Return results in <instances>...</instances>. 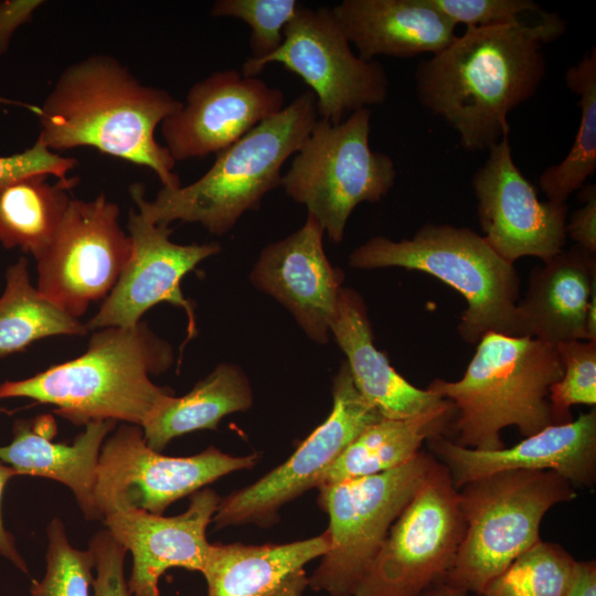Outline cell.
I'll use <instances>...</instances> for the list:
<instances>
[{
	"mask_svg": "<svg viewBox=\"0 0 596 596\" xmlns=\"http://www.w3.org/2000/svg\"><path fill=\"white\" fill-rule=\"evenodd\" d=\"M456 24L491 26L514 23L526 12H540L531 0H429Z\"/></svg>",
	"mask_w": 596,
	"mask_h": 596,
	"instance_id": "35",
	"label": "cell"
},
{
	"mask_svg": "<svg viewBox=\"0 0 596 596\" xmlns=\"http://www.w3.org/2000/svg\"><path fill=\"white\" fill-rule=\"evenodd\" d=\"M330 333L347 358L356 390L382 417L408 418L450 404L428 389L411 384L375 348L365 304L355 290L341 288Z\"/></svg>",
	"mask_w": 596,
	"mask_h": 596,
	"instance_id": "25",
	"label": "cell"
},
{
	"mask_svg": "<svg viewBox=\"0 0 596 596\" xmlns=\"http://www.w3.org/2000/svg\"><path fill=\"white\" fill-rule=\"evenodd\" d=\"M46 533L45 573L32 581L31 596H89L95 567L92 551L73 547L58 518L50 521Z\"/></svg>",
	"mask_w": 596,
	"mask_h": 596,
	"instance_id": "32",
	"label": "cell"
},
{
	"mask_svg": "<svg viewBox=\"0 0 596 596\" xmlns=\"http://www.w3.org/2000/svg\"><path fill=\"white\" fill-rule=\"evenodd\" d=\"M427 441L457 490L470 481L509 470L554 471L574 488L592 489L596 482L595 409L568 423L550 425L509 448H467L443 434Z\"/></svg>",
	"mask_w": 596,
	"mask_h": 596,
	"instance_id": "18",
	"label": "cell"
},
{
	"mask_svg": "<svg viewBox=\"0 0 596 596\" xmlns=\"http://www.w3.org/2000/svg\"><path fill=\"white\" fill-rule=\"evenodd\" d=\"M349 265L358 269L401 267L447 284L466 300L458 333L469 344H477L489 332L515 336L518 273L469 227L428 223L412 238L372 236L351 252Z\"/></svg>",
	"mask_w": 596,
	"mask_h": 596,
	"instance_id": "6",
	"label": "cell"
},
{
	"mask_svg": "<svg viewBox=\"0 0 596 596\" xmlns=\"http://www.w3.org/2000/svg\"><path fill=\"white\" fill-rule=\"evenodd\" d=\"M596 294V254L577 245L532 269L515 308V337L558 344L587 340V312Z\"/></svg>",
	"mask_w": 596,
	"mask_h": 596,
	"instance_id": "21",
	"label": "cell"
},
{
	"mask_svg": "<svg viewBox=\"0 0 596 596\" xmlns=\"http://www.w3.org/2000/svg\"><path fill=\"white\" fill-rule=\"evenodd\" d=\"M173 362L171 345L147 323L98 329L84 354L20 381L0 385V400L25 397L55 406L75 425L120 421L142 426L173 393L150 375Z\"/></svg>",
	"mask_w": 596,
	"mask_h": 596,
	"instance_id": "3",
	"label": "cell"
},
{
	"mask_svg": "<svg viewBox=\"0 0 596 596\" xmlns=\"http://www.w3.org/2000/svg\"><path fill=\"white\" fill-rule=\"evenodd\" d=\"M323 234L319 221L307 214L299 230L262 251L251 274L253 285L287 308L321 344L329 341L344 278L324 253Z\"/></svg>",
	"mask_w": 596,
	"mask_h": 596,
	"instance_id": "19",
	"label": "cell"
},
{
	"mask_svg": "<svg viewBox=\"0 0 596 596\" xmlns=\"http://www.w3.org/2000/svg\"><path fill=\"white\" fill-rule=\"evenodd\" d=\"M382 415L356 390L343 361L332 380V408L292 455L254 483L224 498L213 517L215 529L257 524L269 526L278 510L318 487L322 473L343 450Z\"/></svg>",
	"mask_w": 596,
	"mask_h": 596,
	"instance_id": "13",
	"label": "cell"
},
{
	"mask_svg": "<svg viewBox=\"0 0 596 596\" xmlns=\"http://www.w3.org/2000/svg\"><path fill=\"white\" fill-rule=\"evenodd\" d=\"M464 531L458 490L436 459L352 596H421L451 567Z\"/></svg>",
	"mask_w": 596,
	"mask_h": 596,
	"instance_id": "11",
	"label": "cell"
},
{
	"mask_svg": "<svg viewBox=\"0 0 596 596\" xmlns=\"http://www.w3.org/2000/svg\"><path fill=\"white\" fill-rule=\"evenodd\" d=\"M575 563L561 545L539 541L490 581L482 596H565Z\"/></svg>",
	"mask_w": 596,
	"mask_h": 596,
	"instance_id": "31",
	"label": "cell"
},
{
	"mask_svg": "<svg viewBox=\"0 0 596 596\" xmlns=\"http://www.w3.org/2000/svg\"><path fill=\"white\" fill-rule=\"evenodd\" d=\"M210 488L190 496L188 509L174 517L143 510L106 514V529L132 555L127 585L132 596H161L159 578L169 568L202 572L210 543L206 529L221 502Z\"/></svg>",
	"mask_w": 596,
	"mask_h": 596,
	"instance_id": "20",
	"label": "cell"
},
{
	"mask_svg": "<svg viewBox=\"0 0 596 596\" xmlns=\"http://www.w3.org/2000/svg\"><path fill=\"white\" fill-rule=\"evenodd\" d=\"M258 460L256 454L231 456L213 446L193 456H166L147 445L140 426L123 424L102 446L95 502L102 521L126 510L162 514L177 500Z\"/></svg>",
	"mask_w": 596,
	"mask_h": 596,
	"instance_id": "12",
	"label": "cell"
},
{
	"mask_svg": "<svg viewBox=\"0 0 596 596\" xmlns=\"http://www.w3.org/2000/svg\"><path fill=\"white\" fill-rule=\"evenodd\" d=\"M88 549L95 560L93 596H132L124 572L127 550L118 543L107 529L95 533Z\"/></svg>",
	"mask_w": 596,
	"mask_h": 596,
	"instance_id": "36",
	"label": "cell"
},
{
	"mask_svg": "<svg viewBox=\"0 0 596 596\" xmlns=\"http://www.w3.org/2000/svg\"><path fill=\"white\" fill-rule=\"evenodd\" d=\"M318 118L315 95L304 92L217 152L196 181L174 189L162 187L152 201L146 200L143 185L135 183L130 195L139 213L155 224L199 223L214 235H224L280 185L284 163L300 149Z\"/></svg>",
	"mask_w": 596,
	"mask_h": 596,
	"instance_id": "4",
	"label": "cell"
},
{
	"mask_svg": "<svg viewBox=\"0 0 596 596\" xmlns=\"http://www.w3.org/2000/svg\"><path fill=\"white\" fill-rule=\"evenodd\" d=\"M331 10L364 61L434 55L457 36V24L429 0H343Z\"/></svg>",
	"mask_w": 596,
	"mask_h": 596,
	"instance_id": "23",
	"label": "cell"
},
{
	"mask_svg": "<svg viewBox=\"0 0 596 596\" xmlns=\"http://www.w3.org/2000/svg\"><path fill=\"white\" fill-rule=\"evenodd\" d=\"M575 497L571 482L554 471L509 470L466 483L458 489L465 531L441 582L482 595L490 581L541 541L550 509Z\"/></svg>",
	"mask_w": 596,
	"mask_h": 596,
	"instance_id": "7",
	"label": "cell"
},
{
	"mask_svg": "<svg viewBox=\"0 0 596 596\" xmlns=\"http://www.w3.org/2000/svg\"><path fill=\"white\" fill-rule=\"evenodd\" d=\"M579 198L584 204L575 210L566 222V234L575 245L596 254V188L595 184L583 187Z\"/></svg>",
	"mask_w": 596,
	"mask_h": 596,
	"instance_id": "38",
	"label": "cell"
},
{
	"mask_svg": "<svg viewBox=\"0 0 596 596\" xmlns=\"http://www.w3.org/2000/svg\"><path fill=\"white\" fill-rule=\"evenodd\" d=\"M115 426L114 421L91 422L72 444H65L53 441L57 427L51 415L17 419L11 443L0 446V460L19 476L65 485L86 520H102L95 502L97 466L102 446Z\"/></svg>",
	"mask_w": 596,
	"mask_h": 596,
	"instance_id": "22",
	"label": "cell"
},
{
	"mask_svg": "<svg viewBox=\"0 0 596 596\" xmlns=\"http://www.w3.org/2000/svg\"><path fill=\"white\" fill-rule=\"evenodd\" d=\"M330 546L327 530L283 544H210L201 574L207 596H304L305 566Z\"/></svg>",
	"mask_w": 596,
	"mask_h": 596,
	"instance_id": "24",
	"label": "cell"
},
{
	"mask_svg": "<svg viewBox=\"0 0 596 596\" xmlns=\"http://www.w3.org/2000/svg\"><path fill=\"white\" fill-rule=\"evenodd\" d=\"M565 29L557 13L545 12L533 23L467 26L418 63L417 98L458 134L462 148L489 150L508 137L509 114L538 92L546 73L543 46Z\"/></svg>",
	"mask_w": 596,
	"mask_h": 596,
	"instance_id": "1",
	"label": "cell"
},
{
	"mask_svg": "<svg viewBox=\"0 0 596 596\" xmlns=\"http://www.w3.org/2000/svg\"><path fill=\"white\" fill-rule=\"evenodd\" d=\"M15 476H19L18 472L0 460V556L8 560L23 574L29 575L28 564L17 547L14 536L6 529L2 518L3 490L8 481Z\"/></svg>",
	"mask_w": 596,
	"mask_h": 596,
	"instance_id": "40",
	"label": "cell"
},
{
	"mask_svg": "<svg viewBox=\"0 0 596 596\" xmlns=\"http://www.w3.org/2000/svg\"><path fill=\"white\" fill-rule=\"evenodd\" d=\"M284 93L236 70L214 72L193 84L185 102L160 125L172 158L216 155L284 108Z\"/></svg>",
	"mask_w": 596,
	"mask_h": 596,
	"instance_id": "17",
	"label": "cell"
},
{
	"mask_svg": "<svg viewBox=\"0 0 596 596\" xmlns=\"http://www.w3.org/2000/svg\"><path fill=\"white\" fill-rule=\"evenodd\" d=\"M1 411V409H0Z\"/></svg>",
	"mask_w": 596,
	"mask_h": 596,
	"instance_id": "44",
	"label": "cell"
},
{
	"mask_svg": "<svg viewBox=\"0 0 596 596\" xmlns=\"http://www.w3.org/2000/svg\"><path fill=\"white\" fill-rule=\"evenodd\" d=\"M87 331L85 323L32 286L25 257L8 267L0 297V358L22 351L45 337Z\"/></svg>",
	"mask_w": 596,
	"mask_h": 596,
	"instance_id": "29",
	"label": "cell"
},
{
	"mask_svg": "<svg viewBox=\"0 0 596 596\" xmlns=\"http://www.w3.org/2000/svg\"><path fill=\"white\" fill-rule=\"evenodd\" d=\"M567 88L578 95L581 118L574 142L557 164L549 167L540 175L539 184L546 199L566 203L581 190L596 169V50L585 53L583 58L567 68Z\"/></svg>",
	"mask_w": 596,
	"mask_h": 596,
	"instance_id": "30",
	"label": "cell"
},
{
	"mask_svg": "<svg viewBox=\"0 0 596 596\" xmlns=\"http://www.w3.org/2000/svg\"><path fill=\"white\" fill-rule=\"evenodd\" d=\"M0 105H18V106H24L29 109H31V111H33L34 114H36L38 111V107L36 106H32V105H29V104H25V103H21V102H14V100H11V99H7V98H3L0 96Z\"/></svg>",
	"mask_w": 596,
	"mask_h": 596,
	"instance_id": "43",
	"label": "cell"
},
{
	"mask_svg": "<svg viewBox=\"0 0 596 596\" xmlns=\"http://www.w3.org/2000/svg\"><path fill=\"white\" fill-rule=\"evenodd\" d=\"M563 374L550 387L549 401L555 424L572 419L573 405L596 404V341L574 340L556 344Z\"/></svg>",
	"mask_w": 596,
	"mask_h": 596,
	"instance_id": "33",
	"label": "cell"
},
{
	"mask_svg": "<svg viewBox=\"0 0 596 596\" xmlns=\"http://www.w3.org/2000/svg\"><path fill=\"white\" fill-rule=\"evenodd\" d=\"M421 596H468L467 593L449 587L443 582L429 586Z\"/></svg>",
	"mask_w": 596,
	"mask_h": 596,
	"instance_id": "42",
	"label": "cell"
},
{
	"mask_svg": "<svg viewBox=\"0 0 596 596\" xmlns=\"http://www.w3.org/2000/svg\"><path fill=\"white\" fill-rule=\"evenodd\" d=\"M451 403L422 415L381 418L365 428L322 473L319 486L381 473L412 460L428 438L443 434Z\"/></svg>",
	"mask_w": 596,
	"mask_h": 596,
	"instance_id": "27",
	"label": "cell"
},
{
	"mask_svg": "<svg viewBox=\"0 0 596 596\" xmlns=\"http://www.w3.org/2000/svg\"><path fill=\"white\" fill-rule=\"evenodd\" d=\"M565 596H596V563L594 560L576 561Z\"/></svg>",
	"mask_w": 596,
	"mask_h": 596,
	"instance_id": "41",
	"label": "cell"
},
{
	"mask_svg": "<svg viewBox=\"0 0 596 596\" xmlns=\"http://www.w3.org/2000/svg\"><path fill=\"white\" fill-rule=\"evenodd\" d=\"M38 174L0 183V243L40 258L54 240L71 201L75 177L50 182Z\"/></svg>",
	"mask_w": 596,
	"mask_h": 596,
	"instance_id": "28",
	"label": "cell"
},
{
	"mask_svg": "<svg viewBox=\"0 0 596 596\" xmlns=\"http://www.w3.org/2000/svg\"><path fill=\"white\" fill-rule=\"evenodd\" d=\"M76 164L75 158L57 155L38 137L24 151L0 157V183L38 174L66 179Z\"/></svg>",
	"mask_w": 596,
	"mask_h": 596,
	"instance_id": "37",
	"label": "cell"
},
{
	"mask_svg": "<svg viewBox=\"0 0 596 596\" xmlns=\"http://www.w3.org/2000/svg\"><path fill=\"white\" fill-rule=\"evenodd\" d=\"M118 216V205L104 194L71 199L53 242L36 259L38 290L75 318L108 296L130 257L131 240Z\"/></svg>",
	"mask_w": 596,
	"mask_h": 596,
	"instance_id": "14",
	"label": "cell"
},
{
	"mask_svg": "<svg viewBox=\"0 0 596 596\" xmlns=\"http://www.w3.org/2000/svg\"><path fill=\"white\" fill-rule=\"evenodd\" d=\"M43 3L39 0L0 1V55L7 52L17 29L29 22Z\"/></svg>",
	"mask_w": 596,
	"mask_h": 596,
	"instance_id": "39",
	"label": "cell"
},
{
	"mask_svg": "<svg viewBox=\"0 0 596 596\" xmlns=\"http://www.w3.org/2000/svg\"><path fill=\"white\" fill-rule=\"evenodd\" d=\"M562 374L556 345L489 332L460 380L436 379L427 389L453 405L454 443L496 450L504 448L500 433L508 426L528 437L555 424L549 394Z\"/></svg>",
	"mask_w": 596,
	"mask_h": 596,
	"instance_id": "5",
	"label": "cell"
},
{
	"mask_svg": "<svg viewBox=\"0 0 596 596\" xmlns=\"http://www.w3.org/2000/svg\"><path fill=\"white\" fill-rule=\"evenodd\" d=\"M370 131V108L338 125L318 118L280 179L286 194L306 205L336 244L342 242L353 210L381 201L395 183L394 161L371 149Z\"/></svg>",
	"mask_w": 596,
	"mask_h": 596,
	"instance_id": "8",
	"label": "cell"
},
{
	"mask_svg": "<svg viewBox=\"0 0 596 596\" xmlns=\"http://www.w3.org/2000/svg\"><path fill=\"white\" fill-rule=\"evenodd\" d=\"M471 185L482 236L503 259L533 256L546 262L566 243V203L541 201L517 167L508 137L489 149Z\"/></svg>",
	"mask_w": 596,
	"mask_h": 596,
	"instance_id": "15",
	"label": "cell"
},
{
	"mask_svg": "<svg viewBox=\"0 0 596 596\" xmlns=\"http://www.w3.org/2000/svg\"><path fill=\"white\" fill-rule=\"evenodd\" d=\"M253 391L235 364L221 363L181 397L171 395L141 426L147 445L161 451L173 438L200 429L215 430L230 414L247 411Z\"/></svg>",
	"mask_w": 596,
	"mask_h": 596,
	"instance_id": "26",
	"label": "cell"
},
{
	"mask_svg": "<svg viewBox=\"0 0 596 596\" xmlns=\"http://www.w3.org/2000/svg\"><path fill=\"white\" fill-rule=\"evenodd\" d=\"M272 63L299 76L316 97L318 117L338 125L361 108L383 104L389 76L383 65L364 61L328 7L300 3L284 30V42L260 61L246 60L242 74L257 77Z\"/></svg>",
	"mask_w": 596,
	"mask_h": 596,
	"instance_id": "10",
	"label": "cell"
},
{
	"mask_svg": "<svg viewBox=\"0 0 596 596\" xmlns=\"http://www.w3.org/2000/svg\"><path fill=\"white\" fill-rule=\"evenodd\" d=\"M131 254L116 285L88 330L132 327L155 305L167 301L183 309L188 317V339L195 333L193 305L181 291L182 278L205 258L217 254L215 243L180 245L170 241L172 228L155 224L131 211L128 219Z\"/></svg>",
	"mask_w": 596,
	"mask_h": 596,
	"instance_id": "16",
	"label": "cell"
},
{
	"mask_svg": "<svg viewBox=\"0 0 596 596\" xmlns=\"http://www.w3.org/2000/svg\"><path fill=\"white\" fill-rule=\"evenodd\" d=\"M299 4L296 0H219L211 14L244 21L251 28L248 60L260 61L283 44L284 30Z\"/></svg>",
	"mask_w": 596,
	"mask_h": 596,
	"instance_id": "34",
	"label": "cell"
},
{
	"mask_svg": "<svg viewBox=\"0 0 596 596\" xmlns=\"http://www.w3.org/2000/svg\"><path fill=\"white\" fill-rule=\"evenodd\" d=\"M181 105L114 56L94 54L65 67L38 107L39 138L54 152L91 147L147 167L174 189L181 185L175 160L155 131Z\"/></svg>",
	"mask_w": 596,
	"mask_h": 596,
	"instance_id": "2",
	"label": "cell"
},
{
	"mask_svg": "<svg viewBox=\"0 0 596 596\" xmlns=\"http://www.w3.org/2000/svg\"><path fill=\"white\" fill-rule=\"evenodd\" d=\"M435 461L421 450L397 468L317 487L318 503L329 517L330 546L308 577V586L330 596H352Z\"/></svg>",
	"mask_w": 596,
	"mask_h": 596,
	"instance_id": "9",
	"label": "cell"
}]
</instances>
